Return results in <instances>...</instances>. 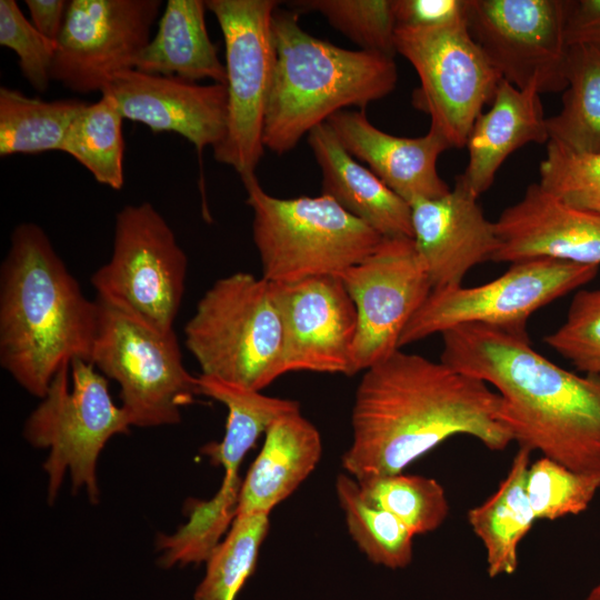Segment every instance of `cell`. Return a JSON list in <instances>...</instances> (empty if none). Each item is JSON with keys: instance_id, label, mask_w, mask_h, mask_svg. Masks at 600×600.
I'll return each mask as SVG.
<instances>
[{"instance_id": "obj_1", "label": "cell", "mask_w": 600, "mask_h": 600, "mask_svg": "<svg viewBox=\"0 0 600 600\" xmlns=\"http://www.w3.org/2000/svg\"><path fill=\"white\" fill-rule=\"evenodd\" d=\"M351 426L342 466L357 481L402 473L454 436L493 451L513 441L501 419V397L490 386L400 349L363 371Z\"/></svg>"}, {"instance_id": "obj_2", "label": "cell", "mask_w": 600, "mask_h": 600, "mask_svg": "<svg viewBox=\"0 0 600 600\" xmlns=\"http://www.w3.org/2000/svg\"><path fill=\"white\" fill-rule=\"evenodd\" d=\"M441 336L440 361L499 393L519 447L600 481V379L553 363L528 333L463 324Z\"/></svg>"}, {"instance_id": "obj_3", "label": "cell", "mask_w": 600, "mask_h": 600, "mask_svg": "<svg viewBox=\"0 0 600 600\" xmlns=\"http://www.w3.org/2000/svg\"><path fill=\"white\" fill-rule=\"evenodd\" d=\"M98 303L89 300L41 227L18 224L0 268V364L42 398L74 359L90 361Z\"/></svg>"}, {"instance_id": "obj_4", "label": "cell", "mask_w": 600, "mask_h": 600, "mask_svg": "<svg viewBox=\"0 0 600 600\" xmlns=\"http://www.w3.org/2000/svg\"><path fill=\"white\" fill-rule=\"evenodd\" d=\"M272 32L276 59L263 146L277 154L292 150L337 112L347 107L363 110L397 86L393 57L316 38L301 28L297 12L276 10Z\"/></svg>"}, {"instance_id": "obj_5", "label": "cell", "mask_w": 600, "mask_h": 600, "mask_svg": "<svg viewBox=\"0 0 600 600\" xmlns=\"http://www.w3.org/2000/svg\"><path fill=\"white\" fill-rule=\"evenodd\" d=\"M241 180L262 278L269 282L337 276L383 239L327 194L281 199L264 191L256 174Z\"/></svg>"}, {"instance_id": "obj_6", "label": "cell", "mask_w": 600, "mask_h": 600, "mask_svg": "<svg viewBox=\"0 0 600 600\" xmlns=\"http://www.w3.org/2000/svg\"><path fill=\"white\" fill-rule=\"evenodd\" d=\"M201 374L260 391L282 376L283 331L271 283L248 272L218 279L184 327Z\"/></svg>"}, {"instance_id": "obj_7", "label": "cell", "mask_w": 600, "mask_h": 600, "mask_svg": "<svg viewBox=\"0 0 600 600\" xmlns=\"http://www.w3.org/2000/svg\"><path fill=\"white\" fill-rule=\"evenodd\" d=\"M130 427L129 414L109 393L107 378L90 361L63 364L22 430L32 447L49 449L42 466L48 502L57 499L69 471L73 493L84 489L97 503L99 454L112 437L129 433Z\"/></svg>"}, {"instance_id": "obj_8", "label": "cell", "mask_w": 600, "mask_h": 600, "mask_svg": "<svg viewBox=\"0 0 600 600\" xmlns=\"http://www.w3.org/2000/svg\"><path fill=\"white\" fill-rule=\"evenodd\" d=\"M98 328L90 362L120 387L132 427L177 424L199 394L174 330L158 331L97 298Z\"/></svg>"}, {"instance_id": "obj_9", "label": "cell", "mask_w": 600, "mask_h": 600, "mask_svg": "<svg viewBox=\"0 0 600 600\" xmlns=\"http://www.w3.org/2000/svg\"><path fill=\"white\" fill-rule=\"evenodd\" d=\"M188 259L167 220L150 202L116 216L110 260L91 277L97 298L162 332L174 330Z\"/></svg>"}, {"instance_id": "obj_10", "label": "cell", "mask_w": 600, "mask_h": 600, "mask_svg": "<svg viewBox=\"0 0 600 600\" xmlns=\"http://www.w3.org/2000/svg\"><path fill=\"white\" fill-rule=\"evenodd\" d=\"M224 40L227 123L214 159L241 177L256 174L264 152L263 123L276 50L274 0H207Z\"/></svg>"}, {"instance_id": "obj_11", "label": "cell", "mask_w": 600, "mask_h": 600, "mask_svg": "<svg viewBox=\"0 0 600 600\" xmlns=\"http://www.w3.org/2000/svg\"><path fill=\"white\" fill-rule=\"evenodd\" d=\"M599 267L548 258L511 263L477 287L432 290L406 326L399 348L463 324H484L527 333L532 313L590 282Z\"/></svg>"}, {"instance_id": "obj_12", "label": "cell", "mask_w": 600, "mask_h": 600, "mask_svg": "<svg viewBox=\"0 0 600 600\" xmlns=\"http://www.w3.org/2000/svg\"><path fill=\"white\" fill-rule=\"evenodd\" d=\"M396 52L418 73L412 104L431 119L450 148H464L471 128L491 104L501 80L467 24L440 29L397 28Z\"/></svg>"}, {"instance_id": "obj_13", "label": "cell", "mask_w": 600, "mask_h": 600, "mask_svg": "<svg viewBox=\"0 0 600 600\" xmlns=\"http://www.w3.org/2000/svg\"><path fill=\"white\" fill-rule=\"evenodd\" d=\"M566 0H470L467 27L500 78L538 93L567 88Z\"/></svg>"}, {"instance_id": "obj_14", "label": "cell", "mask_w": 600, "mask_h": 600, "mask_svg": "<svg viewBox=\"0 0 600 600\" xmlns=\"http://www.w3.org/2000/svg\"><path fill=\"white\" fill-rule=\"evenodd\" d=\"M358 313L353 374L399 350L400 337L432 291L412 238H383L363 260L337 274Z\"/></svg>"}, {"instance_id": "obj_15", "label": "cell", "mask_w": 600, "mask_h": 600, "mask_svg": "<svg viewBox=\"0 0 600 600\" xmlns=\"http://www.w3.org/2000/svg\"><path fill=\"white\" fill-rule=\"evenodd\" d=\"M160 0H71L57 40L51 79L70 91H100L134 69L149 43Z\"/></svg>"}, {"instance_id": "obj_16", "label": "cell", "mask_w": 600, "mask_h": 600, "mask_svg": "<svg viewBox=\"0 0 600 600\" xmlns=\"http://www.w3.org/2000/svg\"><path fill=\"white\" fill-rule=\"evenodd\" d=\"M271 283L282 331V374L313 371L352 376L356 304L338 276Z\"/></svg>"}, {"instance_id": "obj_17", "label": "cell", "mask_w": 600, "mask_h": 600, "mask_svg": "<svg viewBox=\"0 0 600 600\" xmlns=\"http://www.w3.org/2000/svg\"><path fill=\"white\" fill-rule=\"evenodd\" d=\"M102 92L116 99L123 119L143 123L154 133H178L199 154L208 146L216 148L224 137V84H199L128 69L116 74Z\"/></svg>"}, {"instance_id": "obj_18", "label": "cell", "mask_w": 600, "mask_h": 600, "mask_svg": "<svg viewBox=\"0 0 600 600\" xmlns=\"http://www.w3.org/2000/svg\"><path fill=\"white\" fill-rule=\"evenodd\" d=\"M494 229L499 241L494 262L548 258L600 266V214L562 202L539 182L501 212Z\"/></svg>"}, {"instance_id": "obj_19", "label": "cell", "mask_w": 600, "mask_h": 600, "mask_svg": "<svg viewBox=\"0 0 600 600\" xmlns=\"http://www.w3.org/2000/svg\"><path fill=\"white\" fill-rule=\"evenodd\" d=\"M410 206L412 239L432 290L462 286L470 269L492 261L499 246L494 222L460 182L442 197Z\"/></svg>"}, {"instance_id": "obj_20", "label": "cell", "mask_w": 600, "mask_h": 600, "mask_svg": "<svg viewBox=\"0 0 600 600\" xmlns=\"http://www.w3.org/2000/svg\"><path fill=\"white\" fill-rule=\"evenodd\" d=\"M327 123L354 159L409 204L450 191L437 169L439 156L450 146L436 129L416 138L393 136L374 127L364 110L339 111Z\"/></svg>"}, {"instance_id": "obj_21", "label": "cell", "mask_w": 600, "mask_h": 600, "mask_svg": "<svg viewBox=\"0 0 600 600\" xmlns=\"http://www.w3.org/2000/svg\"><path fill=\"white\" fill-rule=\"evenodd\" d=\"M546 141L549 133L540 93L520 90L501 79L490 109L482 111L471 128L466 144L468 163L456 181L479 198L512 152Z\"/></svg>"}, {"instance_id": "obj_22", "label": "cell", "mask_w": 600, "mask_h": 600, "mask_svg": "<svg viewBox=\"0 0 600 600\" xmlns=\"http://www.w3.org/2000/svg\"><path fill=\"white\" fill-rule=\"evenodd\" d=\"M322 193L383 238H412L411 206L354 159L326 122L308 133Z\"/></svg>"}, {"instance_id": "obj_23", "label": "cell", "mask_w": 600, "mask_h": 600, "mask_svg": "<svg viewBox=\"0 0 600 600\" xmlns=\"http://www.w3.org/2000/svg\"><path fill=\"white\" fill-rule=\"evenodd\" d=\"M321 453L320 433L300 410L280 416L242 480L236 517L269 516L314 470Z\"/></svg>"}, {"instance_id": "obj_24", "label": "cell", "mask_w": 600, "mask_h": 600, "mask_svg": "<svg viewBox=\"0 0 600 600\" xmlns=\"http://www.w3.org/2000/svg\"><path fill=\"white\" fill-rule=\"evenodd\" d=\"M206 9V1L201 0H168L157 33L139 56L134 69L226 84V67L207 31Z\"/></svg>"}, {"instance_id": "obj_25", "label": "cell", "mask_w": 600, "mask_h": 600, "mask_svg": "<svg viewBox=\"0 0 600 600\" xmlns=\"http://www.w3.org/2000/svg\"><path fill=\"white\" fill-rule=\"evenodd\" d=\"M531 452L519 447L498 489L468 512L469 524L483 544L490 578L516 572L519 544L536 521L526 489Z\"/></svg>"}, {"instance_id": "obj_26", "label": "cell", "mask_w": 600, "mask_h": 600, "mask_svg": "<svg viewBox=\"0 0 600 600\" xmlns=\"http://www.w3.org/2000/svg\"><path fill=\"white\" fill-rule=\"evenodd\" d=\"M199 394L223 403L228 409L226 431L219 443L202 452L223 468L224 477L240 476V464L259 436L280 416L300 410L299 402L262 394L260 391L200 374Z\"/></svg>"}, {"instance_id": "obj_27", "label": "cell", "mask_w": 600, "mask_h": 600, "mask_svg": "<svg viewBox=\"0 0 600 600\" xmlns=\"http://www.w3.org/2000/svg\"><path fill=\"white\" fill-rule=\"evenodd\" d=\"M88 102L44 101L16 89L0 88V156L61 151L67 132Z\"/></svg>"}, {"instance_id": "obj_28", "label": "cell", "mask_w": 600, "mask_h": 600, "mask_svg": "<svg viewBox=\"0 0 600 600\" xmlns=\"http://www.w3.org/2000/svg\"><path fill=\"white\" fill-rule=\"evenodd\" d=\"M549 140L576 152H600V51L570 46L561 110L547 118Z\"/></svg>"}, {"instance_id": "obj_29", "label": "cell", "mask_w": 600, "mask_h": 600, "mask_svg": "<svg viewBox=\"0 0 600 600\" xmlns=\"http://www.w3.org/2000/svg\"><path fill=\"white\" fill-rule=\"evenodd\" d=\"M123 117L108 92L87 103L72 121L61 151L83 166L97 182L114 190L124 183L122 134Z\"/></svg>"}, {"instance_id": "obj_30", "label": "cell", "mask_w": 600, "mask_h": 600, "mask_svg": "<svg viewBox=\"0 0 600 600\" xmlns=\"http://www.w3.org/2000/svg\"><path fill=\"white\" fill-rule=\"evenodd\" d=\"M336 492L349 533L368 559L389 569L409 566L414 537L410 530L390 512L369 503L351 476L337 477Z\"/></svg>"}, {"instance_id": "obj_31", "label": "cell", "mask_w": 600, "mask_h": 600, "mask_svg": "<svg viewBox=\"0 0 600 600\" xmlns=\"http://www.w3.org/2000/svg\"><path fill=\"white\" fill-rule=\"evenodd\" d=\"M269 516L236 517L227 537L207 559V571L194 600H234L254 572L259 549L268 533Z\"/></svg>"}, {"instance_id": "obj_32", "label": "cell", "mask_w": 600, "mask_h": 600, "mask_svg": "<svg viewBox=\"0 0 600 600\" xmlns=\"http://www.w3.org/2000/svg\"><path fill=\"white\" fill-rule=\"evenodd\" d=\"M358 483L369 503L393 514L413 536L437 530L448 516L446 491L433 478L398 473Z\"/></svg>"}, {"instance_id": "obj_33", "label": "cell", "mask_w": 600, "mask_h": 600, "mask_svg": "<svg viewBox=\"0 0 600 600\" xmlns=\"http://www.w3.org/2000/svg\"><path fill=\"white\" fill-rule=\"evenodd\" d=\"M293 7L316 11L360 50L393 57L397 23L393 0H303Z\"/></svg>"}, {"instance_id": "obj_34", "label": "cell", "mask_w": 600, "mask_h": 600, "mask_svg": "<svg viewBox=\"0 0 600 600\" xmlns=\"http://www.w3.org/2000/svg\"><path fill=\"white\" fill-rule=\"evenodd\" d=\"M526 489L536 520H556L587 510L600 481L541 457L528 469Z\"/></svg>"}, {"instance_id": "obj_35", "label": "cell", "mask_w": 600, "mask_h": 600, "mask_svg": "<svg viewBox=\"0 0 600 600\" xmlns=\"http://www.w3.org/2000/svg\"><path fill=\"white\" fill-rule=\"evenodd\" d=\"M539 184L562 202L600 214V152H576L549 140Z\"/></svg>"}, {"instance_id": "obj_36", "label": "cell", "mask_w": 600, "mask_h": 600, "mask_svg": "<svg viewBox=\"0 0 600 600\" xmlns=\"http://www.w3.org/2000/svg\"><path fill=\"white\" fill-rule=\"evenodd\" d=\"M544 342L577 370L600 379V288L577 291L566 320Z\"/></svg>"}, {"instance_id": "obj_37", "label": "cell", "mask_w": 600, "mask_h": 600, "mask_svg": "<svg viewBox=\"0 0 600 600\" xmlns=\"http://www.w3.org/2000/svg\"><path fill=\"white\" fill-rule=\"evenodd\" d=\"M0 44L18 57L22 77L38 92L48 90L57 42L42 36L14 0H0Z\"/></svg>"}, {"instance_id": "obj_38", "label": "cell", "mask_w": 600, "mask_h": 600, "mask_svg": "<svg viewBox=\"0 0 600 600\" xmlns=\"http://www.w3.org/2000/svg\"><path fill=\"white\" fill-rule=\"evenodd\" d=\"M470 0H393L397 28L440 29L467 24Z\"/></svg>"}, {"instance_id": "obj_39", "label": "cell", "mask_w": 600, "mask_h": 600, "mask_svg": "<svg viewBox=\"0 0 600 600\" xmlns=\"http://www.w3.org/2000/svg\"><path fill=\"white\" fill-rule=\"evenodd\" d=\"M564 32L569 47L600 51V0H566Z\"/></svg>"}, {"instance_id": "obj_40", "label": "cell", "mask_w": 600, "mask_h": 600, "mask_svg": "<svg viewBox=\"0 0 600 600\" xmlns=\"http://www.w3.org/2000/svg\"><path fill=\"white\" fill-rule=\"evenodd\" d=\"M31 23L46 38L57 42L61 32L69 1L26 0Z\"/></svg>"}, {"instance_id": "obj_41", "label": "cell", "mask_w": 600, "mask_h": 600, "mask_svg": "<svg viewBox=\"0 0 600 600\" xmlns=\"http://www.w3.org/2000/svg\"><path fill=\"white\" fill-rule=\"evenodd\" d=\"M586 600H600V583L589 592Z\"/></svg>"}]
</instances>
